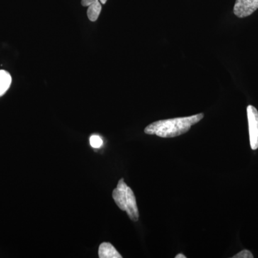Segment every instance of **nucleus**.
<instances>
[{
  "mask_svg": "<svg viewBox=\"0 0 258 258\" xmlns=\"http://www.w3.org/2000/svg\"><path fill=\"white\" fill-rule=\"evenodd\" d=\"M203 118L204 113H199L191 116L157 120L146 127L144 132L162 138H173L186 133L193 125Z\"/></svg>",
  "mask_w": 258,
  "mask_h": 258,
  "instance_id": "1",
  "label": "nucleus"
},
{
  "mask_svg": "<svg viewBox=\"0 0 258 258\" xmlns=\"http://www.w3.org/2000/svg\"><path fill=\"white\" fill-rule=\"evenodd\" d=\"M247 119H248L249 142L251 149H258V111L254 106L247 108Z\"/></svg>",
  "mask_w": 258,
  "mask_h": 258,
  "instance_id": "3",
  "label": "nucleus"
},
{
  "mask_svg": "<svg viewBox=\"0 0 258 258\" xmlns=\"http://www.w3.org/2000/svg\"><path fill=\"white\" fill-rule=\"evenodd\" d=\"M113 199L120 210L126 212L131 220L138 221L139 212L136 197L132 189L125 184L124 179L118 181L116 188L113 191Z\"/></svg>",
  "mask_w": 258,
  "mask_h": 258,
  "instance_id": "2",
  "label": "nucleus"
},
{
  "mask_svg": "<svg viewBox=\"0 0 258 258\" xmlns=\"http://www.w3.org/2000/svg\"><path fill=\"white\" fill-rule=\"evenodd\" d=\"M100 258H122V255L109 242H103L98 249Z\"/></svg>",
  "mask_w": 258,
  "mask_h": 258,
  "instance_id": "5",
  "label": "nucleus"
},
{
  "mask_svg": "<svg viewBox=\"0 0 258 258\" xmlns=\"http://www.w3.org/2000/svg\"><path fill=\"white\" fill-rule=\"evenodd\" d=\"M90 144H91V147L98 149L103 145V142L99 136L93 135L90 138Z\"/></svg>",
  "mask_w": 258,
  "mask_h": 258,
  "instance_id": "8",
  "label": "nucleus"
},
{
  "mask_svg": "<svg viewBox=\"0 0 258 258\" xmlns=\"http://www.w3.org/2000/svg\"><path fill=\"white\" fill-rule=\"evenodd\" d=\"M176 258H186V256L184 255L183 254H179L176 256Z\"/></svg>",
  "mask_w": 258,
  "mask_h": 258,
  "instance_id": "11",
  "label": "nucleus"
},
{
  "mask_svg": "<svg viewBox=\"0 0 258 258\" xmlns=\"http://www.w3.org/2000/svg\"><path fill=\"white\" fill-rule=\"evenodd\" d=\"M233 258H253V254L250 251L247 250V249H244V250L241 251L235 256L232 257Z\"/></svg>",
  "mask_w": 258,
  "mask_h": 258,
  "instance_id": "9",
  "label": "nucleus"
},
{
  "mask_svg": "<svg viewBox=\"0 0 258 258\" xmlns=\"http://www.w3.org/2000/svg\"><path fill=\"white\" fill-rule=\"evenodd\" d=\"M12 83V77L8 71H0V97L5 94L10 87Z\"/></svg>",
  "mask_w": 258,
  "mask_h": 258,
  "instance_id": "6",
  "label": "nucleus"
},
{
  "mask_svg": "<svg viewBox=\"0 0 258 258\" xmlns=\"http://www.w3.org/2000/svg\"><path fill=\"white\" fill-rule=\"evenodd\" d=\"M101 3L99 1L88 6L87 15L90 21L95 22L98 20L101 14Z\"/></svg>",
  "mask_w": 258,
  "mask_h": 258,
  "instance_id": "7",
  "label": "nucleus"
},
{
  "mask_svg": "<svg viewBox=\"0 0 258 258\" xmlns=\"http://www.w3.org/2000/svg\"><path fill=\"white\" fill-rule=\"evenodd\" d=\"M99 2L101 4L104 5L106 4L107 0H99Z\"/></svg>",
  "mask_w": 258,
  "mask_h": 258,
  "instance_id": "12",
  "label": "nucleus"
},
{
  "mask_svg": "<svg viewBox=\"0 0 258 258\" xmlns=\"http://www.w3.org/2000/svg\"><path fill=\"white\" fill-rule=\"evenodd\" d=\"M98 1H99V0H82V1H81V5H82L83 7H88Z\"/></svg>",
  "mask_w": 258,
  "mask_h": 258,
  "instance_id": "10",
  "label": "nucleus"
},
{
  "mask_svg": "<svg viewBox=\"0 0 258 258\" xmlns=\"http://www.w3.org/2000/svg\"><path fill=\"white\" fill-rule=\"evenodd\" d=\"M258 9V0H236L234 14L237 18H244L252 15Z\"/></svg>",
  "mask_w": 258,
  "mask_h": 258,
  "instance_id": "4",
  "label": "nucleus"
}]
</instances>
